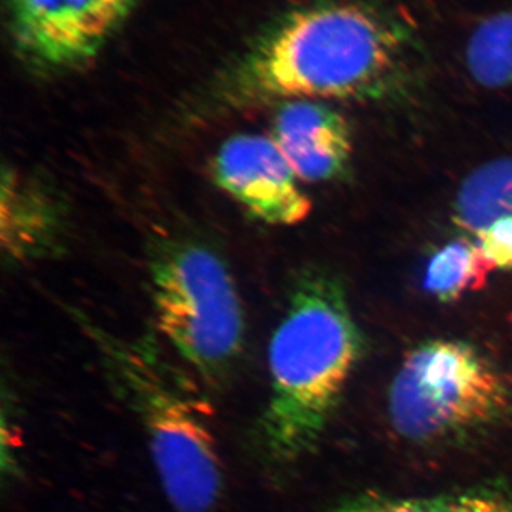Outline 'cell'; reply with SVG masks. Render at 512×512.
Here are the masks:
<instances>
[{
  "label": "cell",
  "instance_id": "obj_14",
  "mask_svg": "<svg viewBox=\"0 0 512 512\" xmlns=\"http://www.w3.org/2000/svg\"><path fill=\"white\" fill-rule=\"evenodd\" d=\"M325 512H427L424 500L366 491L333 504Z\"/></svg>",
  "mask_w": 512,
  "mask_h": 512
},
{
  "label": "cell",
  "instance_id": "obj_10",
  "mask_svg": "<svg viewBox=\"0 0 512 512\" xmlns=\"http://www.w3.org/2000/svg\"><path fill=\"white\" fill-rule=\"evenodd\" d=\"M503 218H512V157L497 158L474 170L454 201V224L470 238Z\"/></svg>",
  "mask_w": 512,
  "mask_h": 512
},
{
  "label": "cell",
  "instance_id": "obj_3",
  "mask_svg": "<svg viewBox=\"0 0 512 512\" xmlns=\"http://www.w3.org/2000/svg\"><path fill=\"white\" fill-rule=\"evenodd\" d=\"M114 396L146 437L151 463L173 512H217L224 467L210 412L192 380L160 353L151 336L124 340L84 326Z\"/></svg>",
  "mask_w": 512,
  "mask_h": 512
},
{
  "label": "cell",
  "instance_id": "obj_2",
  "mask_svg": "<svg viewBox=\"0 0 512 512\" xmlns=\"http://www.w3.org/2000/svg\"><path fill=\"white\" fill-rule=\"evenodd\" d=\"M365 346L339 279L302 275L269 342V396L255 424L266 468L286 470L318 447Z\"/></svg>",
  "mask_w": 512,
  "mask_h": 512
},
{
  "label": "cell",
  "instance_id": "obj_8",
  "mask_svg": "<svg viewBox=\"0 0 512 512\" xmlns=\"http://www.w3.org/2000/svg\"><path fill=\"white\" fill-rule=\"evenodd\" d=\"M271 138L305 183H330L349 171L353 153L349 123L328 104L286 101L276 111Z\"/></svg>",
  "mask_w": 512,
  "mask_h": 512
},
{
  "label": "cell",
  "instance_id": "obj_9",
  "mask_svg": "<svg viewBox=\"0 0 512 512\" xmlns=\"http://www.w3.org/2000/svg\"><path fill=\"white\" fill-rule=\"evenodd\" d=\"M60 221L55 204L16 171L5 170L2 183V244L15 261L52 247Z\"/></svg>",
  "mask_w": 512,
  "mask_h": 512
},
{
  "label": "cell",
  "instance_id": "obj_12",
  "mask_svg": "<svg viewBox=\"0 0 512 512\" xmlns=\"http://www.w3.org/2000/svg\"><path fill=\"white\" fill-rule=\"evenodd\" d=\"M466 64L474 82L484 89H511L512 6L478 23L467 42Z\"/></svg>",
  "mask_w": 512,
  "mask_h": 512
},
{
  "label": "cell",
  "instance_id": "obj_1",
  "mask_svg": "<svg viewBox=\"0 0 512 512\" xmlns=\"http://www.w3.org/2000/svg\"><path fill=\"white\" fill-rule=\"evenodd\" d=\"M419 43L376 0H316L291 10L252 46L232 77L239 100H379L399 92Z\"/></svg>",
  "mask_w": 512,
  "mask_h": 512
},
{
  "label": "cell",
  "instance_id": "obj_13",
  "mask_svg": "<svg viewBox=\"0 0 512 512\" xmlns=\"http://www.w3.org/2000/svg\"><path fill=\"white\" fill-rule=\"evenodd\" d=\"M427 512H512V497L490 488L423 498Z\"/></svg>",
  "mask_w": 512,
  "mask_h": 512
},
{
  "label": "cell",
  "instance_id": "obj_7",
  "mask_svg": "<svg viewBox=\"0 0 512 512\" xmlns=\"http://www.w3.org/2000/svg\"><path fill=\"white\" fill-rule=\"evenodd\" d=\"M212 173L222 190L265 224L292 227L311 215L312 201L271 137L228 138L215 157Z\"/></svg>",
  "mask_w": 512,
  "mask_h": 512
},
{
  "label": "cell",
  "instance_id": "obj_4",
  "mask_svg": "<svg viewBox=\"0 0 512 512\" xmlns=\"http://www.w3.org/2000/svg\"><path fill=\"white\" fill-rule=\"evenodd\" d=\"M151 289L161 335L202 383L220 389L245 346V316L220 256L191 242H171L151 261Z\"/></svg>",
  "mask_w": 512,
  "mask_h": 512
},
{
  "label": "cell",
  "instance_id": "obj_6",
  "mask_svg": "<svg viewBox=\"0 0 512 512\" xmlns=\"http://www.w3.org/2000/svg\"><path fill=\"white\" fill-rule=\"evenodd\" d=\"M141 0H8L9 35L35 73L80 69L133 15Z\"/></svg>",
  "mask_w": 512,
  "mask_h": 512
},
{
  "label": "cell",
  "instance_id": "obj_15",
  "mask_svg": "<svg viewBox=\"0 0 512 512\" xmlns=\"http://www.w3.org/2000/svg\"><path fill=\"white\" fill-rule=\"evenodd\" d=\"M471 239L477 242L495 271H512V218L493 222Z\"/></svg>",
  "mask_w": 512,
  "mask_h": 512
},
{
  "label": "cell",
  "instance_id": "obj_5",
  "mask_svg": "<svg viewBox=\"0 0 512 512\" xmlns=\"http://www.w3.org/2000/svg\"><path fill=\"white\" fill-rule=\"evenodd\" d=\"M510 399L500 372L476 346L433 339L404 357L390 383L387 413L402 439L436 446L487 429Z\"/></svg>",
  "mask_w": 512,
  "mask_h": 512
},
{
  "label": "cell",
  "instance_id": "obj_11",
  "mask_svg": "<svg viewBox=\"0 0 512 512\" xmlns=\"http://www.w3.org/2000/svg\"><path fill=\"white\" fill-rule=\"evenodd\" d=\"M494 271L474 239H456L431 256L424 291L441 303L456 302L483 289Z\"/></svg>",
  "mask_w": 512,
  "mask_h": 512
}]
</instances>
